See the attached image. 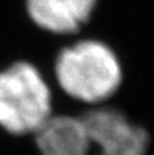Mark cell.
Segmentation results:
<instances>
[{"label": "cell", "instance_id": "1", "mask_svg": "<svg viewBox=\"0 0 154 155\" xmlns=\"http://www.w3.org/2000/svg\"><path fill=\"white\" fill-rule=\"evenodd\" d=\"M43 155H144L148 134L113 108H95L79 117L51 116L36 133Z\"/></svg>", "mask_w": 154, "mask_h": 155}, {"label": "cell", "instance_id": "2", "mask_svg": "<svg viewBox=\"0 0 154 155\" xmlns=\"http://www.w3.org/2000/svg\"><path fill=\"white\" fill-rule=\"evenodd\" d=\"M56 78L70 97L85 103H100L118 89L121 66L107 45L82 41L59 53Z\"/></svg>", "mask_w": 154, "mask_h": 155}, {"label": "cell", "instance_id": "3", "mask_svg": "<svg viewBox=\"0 0 154 155\" xmlns=\"http://www.w3.org/2000/svg\"><path fill=\"white\" fill-rule=\"evenodd\" d=\"M51 117L50 89L26 62L0 72V125L12 134L38 133Z\"/></svg>", "mask_w": 154, "mask_h": 155}, {"label": "cell", "instance_id": "4", "mask_svg": "<svg viewBox=\"0 0 154 155\" xmlns=\"http://www.w3.org/2000/svg\"><path fill=\"white\" fill-rule=\"evenodd\" d=\"M95 0H27L30 18L53 33H73L86 23Z\"/></svg>", "mask_w": 154, "mask_h": 155}]
</instances>
